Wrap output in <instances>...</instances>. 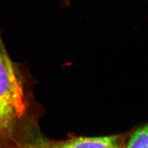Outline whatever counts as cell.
Returning <instances> with one entry per match:
<instances>
[{"label":"cell","mask_w":148,"mask_h":148,"mask_svg":"<svg viewBox=\"0 0 148 148\" xmlns=\"http://www.w3.org/2000/svg\"><path fill=\"white\" fill-rule=\"evenodd\" d=\"M34 85L25 67L9 55L0 32V148H20L40 132L43 109Z\"/></svg>","instance_id":"cell-1"},{"label":"cell","mask_w":148,"mask_h":148,"mask_svg":"<svg viewBox=\"0 0 148 148\" xmlns=\"http://www.w3.org/2000/svg\"><path fill=\"white\" fill-rule=\"evenodd\" d=\"M130 130L115 135L102 136L70 135L65 140H50L53 148H125Z\"/></svg>","instance_id":"cell-2"},{"label":"cell","mask_w":148,"mask_h":148,"mask_svg":"<svg viewBox=\"0 0 148 148\" xmlns=\"http://www.w3.org/2000/svg\"><path fill=\"white\" fill-rule=\"evenodd\" d=\"M125 148H148V122L131 130Z\"/></svg>","instance_id":"cell-3"},{"label":"cell","mask_w":148,"mask_h":148,"mask_svg":"<svg viewBox=\"0 0 148 148\" xmlns=\"http://www.w3.org/2000/svg\"><path fill=\"white\" fill-rule=\"evenodd\" d=\"M20 148H53L50 144L49 139L45 137L40 131Z\"/></svg>","instance_id":"cell-4"},{"label":"cell","mask_w":148,"mask_h":148,"mask_svg":"<svg viewBox=\"0 0 148 148\" xmlns=\"http://www.w3.org/2000/svg\"><path fill=\"white\" fill-rule=\"evenodd\" d=\"M70 1L71 0H62V4L65 6H67L70 5Z\"/></svg>","instance_id":"cell-5"}]
</instances>
